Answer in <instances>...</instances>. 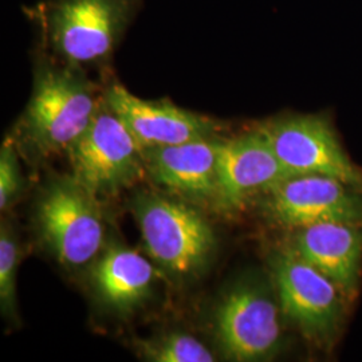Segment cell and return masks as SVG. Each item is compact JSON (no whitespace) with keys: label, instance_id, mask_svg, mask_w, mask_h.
Instances as JSON below:
<instances>
[{"label":"cell","instance_id":"6da1fadb","mask_svg":"<svg viewBox=\"0 0 362 362\" xmlns=\"http://www.w3.org/2000/svg\"><path fill=\"white\" fill-rule=\"evenodd\" d=\"M101 104L81 67L65 62L42 66L19 132L39 155L67 152L89 127Z\"/></svg>","mask_w":362,"mask_h":362},{"label":"cell","instance_id":"7a4b0ae2","mask_svg":"<svg viewBox=\"0 0 362 362\" xmlns=\"http://www.w3.org/2000/svg\"><path fill=\"white\" fill-rule=\"evenodd\" d=\"M140 0H50L40 11L46 40L65 64L97 65L116 49Z\"/></svg>","mask_w":362,"mask_h":362},{"label":"cell","instance_id":"3957f363","mask_svg":"<svg viewBox=\"0 0 362 362\" xmlns=\"http://www.w3.org/2000/svg\"><path fill=\"white\" fill-rule=\"evenodd\" d=\"M67 153L71 176L95 199L112 197L148 173L145 149L105 100Z\"/></svg>","mask_w":362,"mask_h":362},{"label":"cell","instance_id":"277c9868","mask_svg":"<svg viewBox=\"0 0 362 362\" xmlns=\"http://www.w3.org/2000/svg\"><path fill=\"white\" fill-rule=\"evenodd\" d=\"M272 269L282 313L313 344L330 349L341 333L348 297L293 247L272 257Z\"/></svg>","mask_w":362,"mask_h":362},{"label":"cell","instance_id":"5b68a950","mask_svg":"<svg viewBox=\"0 0 362 362\" xmlns=\"http://www.w3.org/2000/svg\"><path fill=\"white\" fill-rule=\"evenodd\" d=\"M144 245L151 258L176 275L199 270L215 247L204 216L181 202L144 194L133 204Z\"/></svg>","mask_w":362,"mask_h":362},{"label":"cell","instance_id":"8992f818","mask_svg":"<svg viewBox=\"0 0 362 362\" xmlns=\"http://www.w3.org/2000/svg\"><path fill=\"white\" fill-rule=\"evenodd\" d=\"M291 176L324 175L362 191V169L350 158L326 115H287L259 127Z\"/></svg>","mask_w":362,"mask_h":362},{"label":"cell","instance_id":"52a82bcc","mask_svg":"<svg viewBox=\"0 0 362 362\" xmlns=\"http://www.w3.org/2000/svg\"><path fill=\"white\" fill-rule=\"evenodd\" d=\"M97 200L73 176L54 181L39 199L40 236L67 267L86 264L103 247L105 228Z\"/></svg>","mask_w":362,"mask_h":362},{"label":"cell","instance_id":"ba28073f","mask_svg":"<svg viewBox=\"0 0 362 362\" xmlns=\"http://www.w3.org/2000/svg\"><path fill=\"white\" fill-rule=\"evenodd\" d=\"M215 334L233 361H263L281 348L279 308L262 286L242 284L220 300Z\"/></svg>","mask_w":362,"mask_h":362},{"label":"cell","instance_id":"9c48e42d","mask_svg":"<svg viewBox=\"0 0 362 362\" xmlns=\"http://www.w3.org/2000/svg\"><path fill=\"white\" fill-rule=\"evenodd\" d=\"M264 211L274 223L294 230L320 223L362 224V191L324 175L290 176L264 194Z\"/></svg>","mask_w":362,"mask_h":362},{"label":"cell","instance_id":"30bf717a","mask_svg":"<svg viewBox=\"0 0 362 362\" xmlns=\"http://www.w3.org/2000/svg\"><path fill=\"white\" fill-rule=\"evenodd\" d=\"M290 176L260 128L223 140L214 206L224 212L239 211Z\"/></svg>","mask_w":362,"mask_h":362},{"label":"cell","instance_id":"8fae6325","mask_svg":"<svg viewBox=\"0 0 362 362\" xmlns=\"http://www.w3.org/2000/svg\"><path fill=\"white\" fill-rule=\"evenodd\" d=\"M105 103L128 127L144 149L170 146L214 137V119L181 109L169 101H146L122 85L112 83Z\"/></svg>","mask_w":362,"mask_h":362},{"label":"cell","instance_id":"7c38bea8","mask_svg":"<svg viewBox=\"0 0 362 362\" xmlns=\"http://www.w3.org/2000/svg\"><path fill=\"white\" fill-rule=\"evenodd\" d=\"M223 140L207 137L189 143L145 149L146 172L165 189L197 203H215L218 160Z\"/></svg>","mask_w":362,"mask_h":362},{"label":"cell","instance_id":"4fadbf2b","mask_svg":"<svg viewBox=\"0 0 362 362\" xmlns=\"http://www.w3.org/2000/svg\"><path fill=\"white\" fill-rule=\"evenodd\" d=\"M293 248L351 299L362 276V224L320 223L298 228Z\"/></svg>","mask_w":362,"mask_h":362},{"label":"cell","instance_id":"5bb4252c","mask_svg":"<svg viewBox=\"0 0 362 362\" xmlns=\"http://www.w3.org/2000/svg\"><path fill=\"white\" fill-rule=\"evenodd\" d=\"M155 270L139 252L113 246L95 263L93 285L107 306L118 311L132 310L149 294Z\"/></svg>","mask_w":362,"mask_h":362},{"label":"cell","instance_id":"9a60e30c","mask_svg":"<svg viewBox=\"0 0 362 362\" xmlns=\"http://www.w3.org/2000/svg\"><path fill=\"white\" fill-rule=\"evenodd\" d=\"M144 357L156 362H212V353L189 334L170 333L140 342Z\"/></svg>","mask_w":362,"mask_h":362},{"label":"cell","instance_id":"2e32d148","mask_svg":"<svg viewBox=\"0 0 362 362\" xmlns=\"http://www.w3.org/2000/svg\"><path fill=\"white\" fill-rule=\"evenodd\" d=\"M18 260V246L10 233L3 227L0 235V302L1 310L7 315L15 313Z\"/></svg>","mask_w":362,"mask_h":362},{"label":"cell","instance_id":"e0dca14e","mask_svg":"<svg viewBox=\"0 0 362 362\" xmlns=\"http://www.w3.org/2000/svg\"><path fill=\"white\" fill-rule=\"evenodd\" d=\"M21 187L16 157L10 144H4L0 155V207L10 206Z\"/></svg>","mask_w":362,"mask_h":362}]
</instances>
